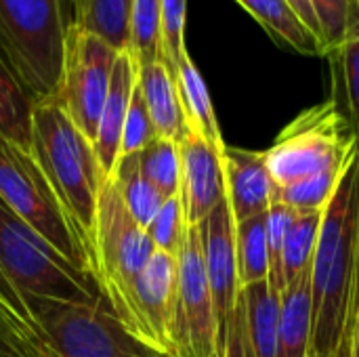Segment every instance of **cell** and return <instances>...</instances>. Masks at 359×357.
<instances>
[{
    "label": "cell",
    "instance_id": "cell-1",
    "mask_svg": "<svg viewBox=\"0 0 359 357\" xmlns=\"http://www.w3.org/2000/svg\"><path fill=\"white\" fill-rule=\"evenodd\" d=\"M359 259V147L324 208L311 263L313 335L309 357H349Z\"/></svg>",
    "mask_w": 359,
    "mask_h": 357
},
{
    "label": "cell",
    "instance_id": "cell-2",
    "mask_svg": "<svg viewBox=\"0 0 359 357\" xmlns=\"http://www.w3.org/2000/svg\"><path fill=\"white\" fill-rule=\"evenodd\" d=\"M32 156L86 248L93 271L95 213L101 185L107 177L99 166L93 143L55 99L34 103Z\"/></svg>",
    "mask_w": 359,
    "mask_h": 357
},
{
    "label": "cell",
    "instance_id": "cell-3",
    "mask_svg": "<svg viewBox=\"0 0 359 357\" xmlns=\"http://www.w3.org/2000/svg\"><path fill=\"white\" fill-rule=\"evenodd\" d=\"M67 32L65 0H0V61L34 103L59 88Z\"/></svg>",
    "mask_w": 359,
    "mask_h": 357
},
{
    "label": "cell",
    "instance_id": "cell-4",
    "mask_svg": "<svg viewBox=\"0 0 359 357\" xmlns=\"http://www.w3.org/2000/svg\"><path fill=\"white\" fill-rule=\"evenodd\" d=\"M0 269L23 303L29 299L97 301L93 276L55 252L0 200Z\"/></svg>",
    "mask_w": 359,
    "mask_h": 357
},
{
    "label": "cell",
    "instance_id": "cell-5",
    "mask_svg": "<svg viewBox=\"0 0 359 357\" xmlns=\"http://www.w3.org/2000/svg\"><path fill=\"white\" fill-rule=\"evenodd\" d=\"M25 307L57 357H162L122 326L103 297L97 301L29 299Z\"/></svg>",
    "mask_w": 359,
    "mask_h": 357
},
{
    "label": "cell",
    "instance_id": "cell-6",
    "mask_svg": "<svg viewBox=\"0 0 359 357\" xmlns=\"http://www.w3.org/2000/svg\"><path fill=\"white\" fill-rule=\"evenodd\" d=\"M0 200L76 269L93 276L90 259L29 151L0 137ZM95 280V278H93Z\"/></svg>",
    "mask_w": 359,
    "mask_h": 357
},
{
    "label": "cell",
    "instance_id": "cell-7",
    "mask_svg": "<svg viewBox=\"0 0 359 357\" xmlns=\"http://www.w3.org/2000/svg\"><path fill=\"white\" fill-rule=\"evenodd\" d=\"M358 147L351 124L326 99L301 112L263 151L265 166L276 185L324 170H341Z\"/></svg>",
    "mask_w": 359,
    "mask_h": 357
},
{
    "label": "cell",
    "instance_id": "cell-8",
    "mask_svg": "<svg viewBox=\"0 0 359 357\" xmlns=\"http://www.w3.org/2000/svg\"><path fill=\"white\" fill-rule=\"evenodd\" d=\"M156 246L128 213L114 177L101 185L93 229V278L101 297L118 299L141 274Z\"/></svg>",
    "mask_w": 359,
    "mask_h": 357
},
{
    "label": "cell",
    "instance_id": "cell-9",
    "mask_svg": "<svg viewBox=\"0 0 359 357\" xmlns=\"http://www.w3.org/2000/svg\"><path fill=\"white\" fill-rule=\"evenodd\" d=\"M118 50L97 34L69 27L55 101L93 143Z\"/></svg>",
    "mask_w": 359,
    "mask_h": 357
},
{
    "label": "cell",
    "instance_id": "cell-10",
    "mask_svg": "<svg viewBox=\"0 0 359 357\" xmlns=\"http://www.w3.org/2000/svg\"><path fill=\"white\" fill-rule=\"evenodd\" d=\"M177 255L154 250L135 282L107 305L122 326L158 356L170 357V332L177 307Z\"/></svg>",
    "mask_w": 359,
    "mask_h": 357
},
{
    "label": "cell",
    "instance_id": "cell-11",
    "mask_svg": "<svg viewBox=\"0 0 359 357\" xmlns=\"http://www.w3.org/2000/svg\"><path fill=\"white\" fill-rule=\"evenodd\" d=\"M179 284L170 332V357L217 356V318L202 259L200 229L187 225L177 252Z\"/></svg>",
    "mask_w": 359,
    "mask_h": 357
},
{
    "label": "cell",
    "instance_id": "cell-12",
    "mask_svg": "<svg viewBox=\"0 0 359 357\" xmlns=\"http://www.w3.org/2000/svg\"><path fill=\"white\" fill-rule=\"evenodd\" d=\"M202 242L204 269L212 295L215 318H217V351L225 341L229 320L233 316L240 282H238V259H236V221L227 198L198 225Z\"/></svg>",
    "mask_w": 359,
    "mask_h": 357
},
{
    "label": "cell",
    "instance_id": "cell-13",
    "mask_svg": "<svg viewBox=\"0 0 359 357\" xmlns=\"http://www.w3.org/2000/svg\"><path fill=\"white\" fill-rule=\"evenodd\" d=\"M181 160L179 198L185 225H200L225 198L223 149L187 130L177 143Z\"/></svg>",
    "mask_w": 359,
    "mask_h": 357
},
{
    "label": "cell",
    "instance_id": "cell-14",
    "mask_svg": "<svg viewBox=\"0 0 359 357\" xmlns=\"http://www.w3.org/2000/svg\"><path fill=\"white\" fill-rule=\"evenodd\" d=\"M225 198L231 208L233 221L265 215L278 198V185L271 179L263 151H246L238 147L223 149Z\"/></svg>",
    "mask_w": 359,
    "mask_h": 357
},
{
    "label": "cell",
    "instance_id": "cell-15",
    "mask_svg": "<svg viewBox=\"0 0 359 357\" xmlns=\"http://www.w3.org/2000/svg\"><path fill=\"white\" fill-rule=\"evenodd\" d=\"M139 80V65L135 57L128 50L118 53V59L111 69L109 90L101 109L97 137L93 141L95 156L99 160V166L105 177L114 175L118 154H120V141H122V128L124 118L128 112V103L133 97V90Z\"/></svg>",
    "mask_w": 359,
    "mask_h": 357
},
{
    "label": "cell",
    "instance_id": "cell-16",
    "mask_svg": "<svg viewBox=\"0 0 359 357\" xmlns=\"http://www.w3.org/2000/svg\"><path fill=\"white\" fill-rule=\"evenodd\" d=\"M139 88L154 122L156 135L179 143L187 133V124L181 109L175 74L166 67L162 59L143 65L139 67Z\"/></svg>",
    "mask_w": 359,
    "mask_h": 357
},
{
    "label": "cell",
    "instance_id": "cell-17",
    "mask_svg": "<svg viewBox=\"0 0 359 357\" xmlns=\"http://www.w3.org/2000/svg\"><path fill=\"white\" fill-rule=\"evenodd\" d=\"M313 335L311 269L280 295V326L276 357H309Z\"/></svg>",
    "mask_w": 359,
    "mask_h": 357
},
{
    "label": "cell",
    "instance_id": "cell-18",
    "mask_svg": "<svg viewBox=\"0 0 359 357\" xmlns=\"http://www.w3.org/2000/svg\"><path fill=\"white\" fill-rule=\"evenodd\" d=\"M175 82L179 90L181 109L185 116L187 130L200 135L215 147H225V141L221 137V126L212 107V99L208 93V86L198 72L196 63L191 61L189 53L181 57V61L175 67Z\"/></svg>",
    "mask_w": 359,
    "mask_h": 357
},
{
    "label": "cell",
    "instance_id": "cell-19",
    "mask_svg": "<svg viewBox=\"0 0 359 357\" xmlns=\"http://www.w3.org/2000/svg\"><path fill=\"white\" fill-rule=\"evenodd\" d=\"M240 2L261 27L280 44L299 55L324 57L322 40L299 19L292 6L286 0H236Z\"/></svg>",
    "mask_w": 359,
    "mask_h": 357
},
{
    "label": "cell",
    "instance_id": "cell-20",
    "mask_svg": "<svg viewBox=\"0 0 359 357\" xmlns=\"http://www.w3.org/2000/svg\"><path fill=\"white\" fill-rule=\"evenodd\" d=\"M244 330L252 357H276L280 326V292L269 282L242 288Z\"/></svg>",
    "mask_w": 359,
    "mask_h": 357
},
{
    "label": "cell",
    "instance_id": "cell-21",
    "mask_svg": "<svg viewBox=\"0 0 359 357\" xmlns=\"http://www.w3.org/2000/svg\"><path fill=\"white\" fill-rule=\"evenodd\" d=\"M69 27L107 40L118 53L128 50V15L133 0H65Z\"/></svg>",
    "mask_w": 359,
    "mask_h": 357
},
{
    "label": "cell",
    "instance_id": "cell-22",
    "mask_svg": "<svg viewBox=\"0 0 359 357\" xmlns=\"http://www.w3.org/2000/svg\"><path fill=\"white\" fill-rule=\"evenodd\" d=\"M326 57L332 72L330 101L351 124L359 147V38L330 48Z\"/></svg>",
    "mask_w": 359,
    "mask_h": 357
},
{
    "label": "cell",
    "instance_id": "cell-23",
    "mask_svg": "<svg viewBox=\"0 0 359 357\" xmlns=\"http://www.w3.org/2000/svg\"><path fill=\"white\" fill-rule=\"evenodd\" d=\"M34 99L0 61V137L32 154Z\"/></svg>",
    "mask_w": 359,
    "mask_h": 357
},
{
    "label": "cell",
    "instance_id": "cell-24",
    "mask_svg": "<svg viewBox=\"0 0 359 357\" xmlns=\"http://www.w3.org/2000/svg\"><path fill=\"white\" fill-rule=\"evenodd\" d=\"M322 217L324 210L297 213L280 255V271H282L284 288L311 269L318 238H320Z\"/></svg>",
    "mask_w": 359,
    "mask_h": 357
},
{
    "label": "cell",
    "instance_id": "cell-25",
    "mask_svg": "<svg viewBox=\"0 0 359 357\" xmlns=\"http://www.w3.org/2000/svg\"><path fill=\"white\" fill-rule=\"evenodd\" d=\"M111 177H114V181L120 189V196H122L128 213L133 215V219L143 229H147L168 198L139 173L135 156L120 158L116 162Z\"/></svg>",
    "mask_w": 359,
    "mask_h": 357
},
{
    "label": "cell",
    "instance_id": "cell-26",
    "mask_svg": "<svg viewBox=\"0 0 359 357\" xmlns=\"http://www.w3.org/2000/svg\"><path fill=\"white\" fill-rule=\"evenodd\" d=\"M236 259L240 288L269 280V246L265 236V215L236 223Z\"/></svg>",
    "mask_w": 359,
    "mask_h": 357
},
{
    "label": "cell",
    "instance_id": "cell-27",
    "mask_svg": "<svg viewBox=\"0 0 359 357\" xmlns=\"http://www.w3.org/2000/svg\"><path fill=\"white\" fill-rule=\"evenodd\" d=\"M160 25V0H133L128 15V53L139 67L162 59Z\"/></svg>",
    "mask_w": 359,
    "mask_h": 357
},
{
    "label": "cell",
    "instance_id": "cell-28",
    "mask_svg": "<svg viewBox=\"0 0 359 357\" xmlns=\"http://www.w3.org/2000/svg\"><path fill=\"white\" fill-rule=\"evenodd\" d=\"M139 166V173L154 183L166 198L179 194L181 179V160L179 145L170 139L156 137L139 154H133Z\"/></svg>",
    "mask_w": 359,
    "mask_h": 357
},
{
    "label": "cell",
    "instance_id": "cell-29",
    "mask_svg": "<svg viewBox=\"0 0 359 357\" xmlns=\"http://www.w3.org/2000/svg\"><path fill=\"white\" fill-rule=\"evenodd\" d=\"M345 168V166H343ZM341 170H324L318 175H309L303 179H297L288 185H278V198L276 204L290 206L297 213H311V210H324L328 202L332 200L339 179L343 175Z\"/></svg>",
    "mask_w": 359,
    "mask_h": 357
},
{
    "label": "cell",
    "instance_id": "cell-30",
    "mask_svg": "<svg viewBox=\"0 0 359 357\" xmlns=\"http://www.w3.org/2000/svg\"><path fill=\"white\" fill-rule=\"evenodd\" d=\"M326 53L359 38V0H309ZM326 57V55H324Z\"/></svg>",
    "mask_w": 359,
    "mask_h": 357
},
{
    "label": "cell",
    "instance_id": "cell-31",
    "mask_svg": "<svg viewBox=\"0 0 359 357\" xmlns=\"http://www.w3.org/2000/svg\"><path fill=\"white\" fill-rule=\"evenodd\" d=\"M0 357H57L44 337L0 301Z\"/></svg>",
    "mask_w": 359,
    "mask_h": 357
},
{
    "label": "cell",
    "instance_id": "cell-32",
    "mask_svg": "<svg viewBox=\"0 0 359 357\" xmlns=\"http://www.w3.org/2000/svg\"><path fill=\"white\" fill-rule=\"evenodd\" d=\"M185 15L187 0H160V38H162V61L175 74L177 63L187 53L185 48Z\"/></svg>",
    "mask_w": 359,
    "mask_h": 357
},
{
    "label": "cell",
    "instance_id": "cell-33",
    "mask_svg": "<svg viewBox=\"0 0 359 357\" xmlns=\"http://www.w3.org/2000/svg\"><path fill=\"white\" fill-rule=\"evenodd\" d=\"M158 135H156L154 122L149 118V112L145 107V101H143L141 88H139V80H137V86L133 90V97H130V103H128V112H126V118H124L118 160L126 158V156H133V154H139Z\"/></svg>",
    "mask_w": 359,
    "mask_h": 357
},
{
    "label": "cell",
    "instance_id": "cell-34",
    "mask_svg": "<svg viewBox=\"0 0 359 357\" xmlns=\"http://www.w3.org/2000/svg\"><path fill=\"white\" fill-rule=\"evenodd\" d=\"M185 219H183V206H181V198L179 194L168 198L160 213L156 215V219L149 223V227L145 229L149 240L154 242L156 250H164L170 255H177L183 242V234H185Z\"/></svg>",
    "mask_w": 359,
    "mask_h": 357
},
{
    "label": "cell",
    "instance_id": "cell-35",
    "mask_svg": "<svg viewBox=\"0 0 359 357\" xmlns=\"http://www.w3.org/2000/svg\"><path fill=\"white\" fill-rule=\"evenodd\" d=\"M215 357H252V351H250L248 341H246V330H244V297H242V290H240L233 316L229 320L225 341H223L221 349L217 351Z\"/></svg>",
    "mask_w": 359,
    "mask_h": 357
},
{
    "label": "cell",
    "instance_id": "cell-36",
    "mask_svg": "<svg viewBox=\"0 0 359 357\" xmlns=\"http://www.w3.org/2000/svg\"><path fill=\"white\" fill-rule=\"evenodd\" d=\"M0 301L2 303H6L19 318H23L29 326H34L36 330H38V326H36V322H34V318L29 316V311H27V307H25V303L21 301V297L17 295V290L11 286V282L6 280V276L2 274V269H0ZM40 332V330H38Z\"/></svg>",
    "mask_w": 359,
    "mask_h": 357
},
{
    "label": "cell",
    "instance_id": "cell-37",
    "mask_svg": "<svg viewBox=\"0 0 359 357\" xmlns=\"http://www.w3.org/2000/svg\"><path fill=\"white\" fill-rule=\"evenodd\" d=\"M290 6H292V11L299 15V19L322 40V34H320V25H318V19H316V13H313V6H311V2L309 0H286ZM324 44V42H322ZM326 50V48H324Z\"/></svg>",
    "mask_w": 359,
    "mask_h": 357
},
{
    "label": "cell",
    "instance_id": "cell-38",
    "mask_svg": "<svg viewBox=\"0 0 359 357\" xmlns=\"http://www.w3.org/2000/svg\"><path fill=\"white\" fill-rule=\"evenodd\" d=\"M349 357H359V297L355 301V314H353V328H351V339H349Z\"/></svg>",
    "mask_w": 359,
    "mask_h": 357
}]
</instances>
